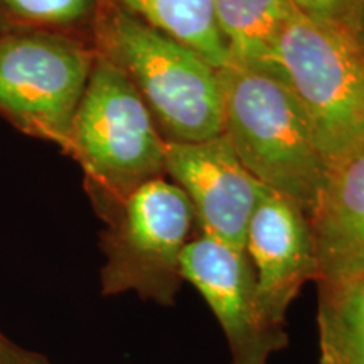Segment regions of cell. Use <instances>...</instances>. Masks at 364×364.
Here are the masks:
<instances>
[{
	"label": "cell",
	"mask_w": 364,
	"mask_h": 364,
	"mask_svg": "<svg viewBox=\"0 0 364 364\" xmlns=\"http://www.w3.org/2000/svg\"><path fill=\"white\" fill-rule=\"evenodd\" d=\"M100 0H0V31L38 29L78 36L93 31Z\"/></svg>",
	"instance_id": "14"
},
{
	"label": "cell",
	"mask_w": 364,
	"mask_h": 364,
	"mask_svg": "<svg viewBox=\"0 0 364 364\" xmlns=\"http://www.w3.org/2000/svg\"><path fill=\"white\" fill-rule=\"evenodd\" d=\"M275 63L331 164L364 145V53L346 27L294 12Z\"/></svg>",
	"instance_id": "5"
},
{
	"label": "cell",
	"mask_w": 364,
	"mask_h": 364,
	"mask_svg": "<svg viewBox=\"0 0 364 364\" xmlns=\"http://www.w3.org/2000/svg\"><path fill=\"white\" fill-rule=\"evenodd\" d=\"M97 61L93 44L54 31H0V115L66 154L73 118Z\"/></svg>",
	"instance_id": "6"
},
{
	"label": "cell",
	"mask_w": 364,
	"mask_h": 364,
	"mask_svg": "<svg viewBox=\"0 0 364 364\" xmlns=\"http://www.w3.org/2000/svg\"><path fill=\"white\" fill-rule=\"evenodd\" d=\"M166 176L188 196L198 231L245 248L250 218L268 189L245 167L225 135L166 142Z\"/></svg>",
	"instance_id": "8"
},
{
	"label": "cell",
	"mask_w": 364,
	"mask_h": 364,
	"mask_svg": "<svg viewBox=\"0 0 364 364\" xmlns=\"http://www.w3.org/2000/svg\"><path fill=\"white\" fill-rule=\"evenodd\" d=\"M309 221L317 284L364 272V145L331 164Z\"/></svg>",
	"instance_id": "10"
},
{
	"label": "cell",
	"mask_w": 364,
	"mask_h": 364,
	"mask_svg": "<svg viewBox=\"0 0 364 364\" xmlns=\"http://www.w3.org/2000/svg\"><path fill=\"white\" fill-rule=\"evenodd\" d=\"M103 223L100 284L105 297L132 292L161 307L174 306L184 284L182 253L198 233L184 191L157 177L127 196Z\"/></svg>",
	"instance_id": "4"
},
{
	"label": "cell",
	"mask_w": 364,
	"mask_h": 364,
	"mask_svg": "<svg viewBox=\"0 0 364 364\" xmlns=\"http://www.w3.org/2000/svg\"><path fill=\"white\" fill-rule=\"evenodd\" d=\"M223 135L272 193L311 211L331 162L292 90L279 75L226 66Z\"/></svg>",
	"instance_id": "2"
},
{
	"label": "cell",
	"mask_w": 364,
	"mask_h": 364,
	"mask_svg": "<svg viewBox=\"0 0 364 364\" xmlns=\"http://www.w3.org/2000/svg\"><path fill=\"white\" fill-rule=\"evenodd\" d=\"M346 29L349 31V34L353 36V39L364 53V0H356Z\"/></svg>",
	"instance_id": "17"
},
{
	"label": "cell",
	"mask_w": 364,
	"mask_h": 364,
	"mask_svg": "<svg viewBox=\"0 0 364 364\" xmlns=\"http://www.w3.org/2000/svg\"><path fill=\"white\" fill-rule=\"evenodd\" d=\"M145 26L199 53L218 70L230 66V54L216 26L213 0H103Z\"/></svg>",
	"instance_id": "12"
},
{
	"label": "cell",
	"mask_w": 364,
	"mask_h": 364,
	"mask_svg": "<svg viewBox=\"0 0 364 364\" xmlns=\"http://www.w3.org/2000/svg\"><path fill=\"white\" fill-rule=\"evenodd\" d=\"M317 285L321 364H364V272Z\"/></svg>",
	"instance_id": "13"
},
{
	"label": "cell",
	"mask_w": 364,
	"mask_h": 364,
	"mask_svg": "<svg viewBox=\"0 0 364 364\" xmlns=\"http://www.w3.org/2000/svg\"><path fill=\"white\" fill-rule=\"evenodd\" d=\"M0 364H53L44 354L22 348L0 332Z\"/></svg>",
	"instance_id": "16"
},
{
	"label": "cell",
	"mask_w": 364,
	"mask_h": 364,
	"mask_svg": "<svg viewBox=\"0 0 364 364\" xmlns=\"http://www.w3.org/2000/svg\"><path fill=\"white\" fill-rule=\"evenodd\" d=\"M66 156L80 164L95 211L108 216L145 182L166 177V139L130 80L97 53Z\"/></svg>",
	"instance_id": "3"
},
{
	"label": "cell",
	"mask_w": 364,
	"mask_h": 364,
	"mask_svg": "<svg viewBox=\"0 0 364 364\" xmlns=\"http://www.w3.org/2000/svg\"><path fill=\"white\" fill-rule=\"evenodd\" d=\"M233 66L277 75V46L295 9L290 0H213Z\"/></svg>",
	"instance_id": "11"
},
{
	"label": "cell",
	"mask_w": 364,
	"mask_h": 364,
	"mask_svg": "<svg viewBox=\"0 0 364 364\" xmlns=\"http://www.w3.org/2000/svg\"><path fill=\"white\" fill-rule=\"evenodd\" d=\"M295 12L329 26H348L356 0H290Z\"/></svg>",
	"instance_id": "15"
},
{
	"label": "cell",
	"mask_w": 364,
	"mask_h": 364,
	"mask_svg": "<svg viewBox=\"0 0 364 364\" xmlns=\"http://www.w3.org/2000/svg\"><path fill=\"white\" fill-rule=\"evenodd\" d=\"M181 273L220 322L230 364H268L289 346L285 327L268 324L263 317L245 248L198 231L182 253Z\"/></svg>",
	"instance_id": "7"
},
{
	"label": "cell",
	"mask_w": 364,
	"mask_h": 364,
	"mask_svg": "<svg viewBox=\"0 0 364 364\" xmlns=\"http://www.w3.org/2000/svg\"><path fill=\"white\" fill-rule=\"evenodd\" d=\"M245 252L255 272L260 311L268 324L285 327L287 312L309 282H318V263L307 211L272 191L250 218Z\"/></svg>",
	"instance_id": "9"
},
{
	"label": "cell",
	"mask_w": 364,
	"mask_h": 364,
	"mask_svg": "<svg viewBox=\"0 0 364 364\" xmlns=\"http://www.w3.org/2000/svg\"><path fill=\"white\" fill-rule=\"evenodd\" d=\"M91 44L135 86L166 142L223 134L221 71L201 54L103 0Z\"/></svg>",
	"instance_id": "1"
}]
</instances>
